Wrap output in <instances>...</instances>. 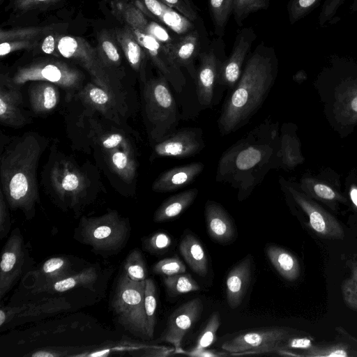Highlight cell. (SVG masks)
Masks as SVG:
<instances>
[{"label": "cell", "mask_w": 357, "mask_h": 357, "mask_svg": "<svg viewBox=\"0 0 357 357\" xmlns=\"http://www.w3.org/2000/svg\"><path fill=\"white\" fill-rule=\"evenodd\" d=\"M47 142L27 132L11 142L1 154V190L8 206L20 209L27 218L35 213L39 199L36 169Z\"/></svg>", "instance_id": "obj_1"}, {"label": "cell", "mask_w": 357, "mask_h": 357, "mask_svg": "<svg viewBox=\"0 0 357 357\" xmlns=\"http://www.w3.org/2000/svg\"><path fill=\"white\" fill-rule=\"evenodd\" d=\"M276 74L277 59L273 52L257 48L223 106L218 121L222 135L236 131L255 114L265 100Z\"/></svg>", "instance_id": "obj_2"}, {"label": "cell", "mask_w": 357, "mask_h": 357, "mask_svg": "<svg viewBox=\"0 0 357 357\" xmlns=\"http://www.w3.org/2000/svg\"><path fill=\"white\" fill-rule=\"evenodd\" d=\"M276 134L275 130L268 131L261 126L230 147L219 160L216 180L237 188L238 198L243 199L277 165Z\"/></svg>", "instance_id": "obj_3"}, {"label": "cell", "mask_w": 357, "mask_h": 357, "mask_svg": "<svg viewBox=\"0 0 357 357\" xmlns=\"http://www.w3.org/2000/svg\"><path fill=\"white\" fill-rule=\"evenodd\" d=\"M142 94L146 128L155 144L175 130L180 119L178 109L169 82L161 74L146 79Z\"/></svg>", "instance_id": "obj_4"}, {"label": "cell", "mask_w": 357, "mask_h": 357, "mask_svg": "<svg viewBox=\"0 0 357 357\" xmlns=\"http://www.w3.org/2000/svg\"><path fill=\"white\" fill-rule=\"evenodd\" d=\"M57 50L61 56L73 60L84 68L92 82L107 91L123 112L127 110L125 91L119 77L105 66L96 48L82 38L59 36Z\"/></svg>", "instance_id": "obj_5"}, {"label": "cell", "mask_w": 357, "mask_h": 357, "mask_svg": "<svg viewBox=\"0 0 357 357\" xmlns=\"http://www.w3.org/2000/svg\"><path fill=\"white\" fill-rule=\"evenodd\" d=\"M130 229L128 220L115 210L100 216H84L79 222V233L83 242L99 252L120 250L128 238Z\"/></svg>", "instance_id": "obj_6"}, {"label": "cell", "mask_w": 357, "mask_h": 357, "mask_svg": "<svg viewBox=\"0 0 357 357\" xmlns=\"http://www.w3.org/2000/svg\"><path fill=\"white\" fill-rule=\"evenodd\" d=\"M145 280H132L124 272L119 280L112 300L118 321L128 331L148 338L144 310Z\"/></svg>", "instance_id": "obj_7"}, {"label": "cell", "mask_w": 357, "mask_h": 357, "mask_svg": "<svg viewBox=\"0 0 357 357\" xmlns=\"http://www.w3.org/2000/svg\"><path fill=\"white\" fill-rule=\"evenodd\" d=\"M10 81L21 87L27 82H48L67 90L77 92L82 87L83 75L76 68L55 60L33 62L19 68Z\"/></svg>", "instance_id": "obj_8"}, {"label": "cell", "mask_w": 357, "mask_h": 357, "mask_svg": "<svg viewBox=\"0 0 357 357\" xmlns=\"http://www.w3.org/2000/svg\"><path fill=\"white\" fill-rule=\"evenodd\" d=\"M322 72L343 87L319 74L320 77L343 89L341 94H337L335 107L341 109V114L345 112L351 120H357V59L331 56Z\"/></svg>", "instance_id": "obj_9"}, {"label": "cell", "mask_w": 357, "mask_h": 357, "mask_svg": "<svg viewBox=\"0 0 357 357\" xmlns=\"http://www.w3.org/2000/svg\"><path fill=\"white\" fill-rule=\"evenodd\" d=\"M282 327H267L249 331L225 342L222 349L233 356L276 352L288 337Z\"/></svg>", "instance_id": "obj_10"}, {"label": "cell", "mask_w": 357, "mask_h": 357, "mask_svg": "<svg viewBox=\"0 0 357 357\" xmlns=\"http://www.w3.org/2000/svg\"><path fill=\"white\" fill-rule=\"evenodd\" d=\"M50 183L56 195L73 207L86 196L89 183L84 173L68 159L58 160L50 171Z\"/></svg>", "instance_id": "obj_11"}, {"label": "cell", "mask_w": 357, "mask_h": 357, "mask_svg": "<svg viewBox=\"0 0 357 357\" xmlns=\"http://www.w3.org/2000/svg\"><path fill=\"white\" fill-rule=\"evenodd\" d=\"M282 183L295 203L303 211L309 218L311 228L319 236L333 239H342L344 230L340 222L324 209L299 187L283 181Z\"/></svg>", "instance_id": "obj_12"}, {"label": "cell", "mask_w": 357, "mask_h": 357, "mask_svg": "<svg viewBox=\"0 0 357 357\" xmlns=\"http://www.w3.org/2000/svg\"><path fill=\"white\" fill-rule=\"evenodd\" d=\"M130 29L160 74L167 79L176 92H181L185 85V76L165 46L143 30Z\"/></svg>", "instance_id": "obj_13"}, {"label": "cell", "mask_w": 357, "mask_h": 357, "mask_svg": "<svg viewBox=\"0 0 357 357\" xmlns=\"http://www.w3.org/2000/svg\"><path fill=\"white\" fill-rule=\"evenodd\" d=\"M203 303L200 298L190 300L176 308L169 317L167 326L158 342L172 344L175 354H181L182 342L187 332L199 320L203 311Z\"/></svg>", "instance_id": "obj_14"}, {"label": "cell", "mask_w": 357, "mask_h": 357, "mask_svg": "<svg viewBox=\"0 0 357 357\" xmlns=\"http://www.w3.org/2000/svg\"><path fill=\"white\" fill-rule=\"evenodd\" d=\"M204 146L202 129L184 128L174 130L155 143L153 155L155 157L184 158L197 154Z\"/></svg>", "instance_id": "obj_15"}, {"label": "cell", "mask_w": 357, "mask_h": 357, "mask_svg": "<svg viewBox=\"0 0 357 357\" xmlns=\"http://www.w3.org/2000/svg\"><path fill=\"white\" fill-rule=\"evenodd\" d=\"M23 238L18 229L8 238L2 250L0 262V298L10 289L21 274L24 262Z\"/></svg>", "instance_id": "obj_16"}, {"label": "cell", "mask_w": 357, "mask_h": 357, "mask_svg": "<svg viewBox=\"0 0 357 357\" xmlns=\"http://www.w3.org/2000/svg\"><path fill=\"white\" fill-rule=\"evenodd\" d=\"M252 29H245L239 33L230 56L220 64L218 84L233 89L242 74L244 59L255 40Z\"/></svg>", "instance_id": "obj_17"}, {"label": "cell", "mask_w": 357, "mask_h": 357, "mask_svg": "<svg viewBox=\"0 0 357 357\" xmlns=\"http://www.w3.org/2000/svg\"><path fill=\"white\" fill-rule=\"evenodd\" d=\"M21 87L15 86L8 75L0 76V121L12 128H21L28 123L22 107Z\"/></svg>", "instance_id": "obj_18"}, {"label": "cell", "mask_w": 357, "mask_h": 357, "mask_svg": "<svg viewBox=\"0 0 357 357\" xmlns=\"http://www.w3.org/2000/svg\"><path fill=\"white\" fill-rule=\"evenodd\" d=\"M77 98L86 107L99 112L107 119L121 125L124 114L115 99L103 88L94 82H88L76 93Z\"/></svg>", "instance_id": "obj_19"}, {"label": "cell", "mask_w": 357, "mask_h": 357, "mask_svg": "<svg viewBox=\"0 0 357 357\" xmlns=\"http://www.w3.org/2000/svg\"><path fill=\"white\" fill-rule=\"evenodd\" d=\"M199 56L200 63L195 79L196 93L199 104L209 106L212 103L214 89L218 84L220 65L213 51L202 53Z\"/></svg>", "instance_id": "obj_20"}, {"label": "cell", "mask_w": 357, "mask_h": 357, "mask_svg": "<svg viewBox=\"0 0 357 357\" xmlns=\"http://www.w3.org/2000/svg\"><path fill=\"white\" fill-rule=\"evenodd\" d=\"M204 167L202 162H197L172 168L154 181L152 190L156 192H167L184 188L195 181Z\"/></svg>", "instance_id": "obj_21"}, {"label": "cell", "mask_w": 357, "mask_h": 357, "mask_svg": "<svg viewBox=\"0 0 357 357\" xmlns=\"http://www.w3.org/2000/svg\"><path fill=\"white\" fill-rule=\"evenodd\" d=\"M251 269V257L248 255L229 271L226 279V298L231 309H236L241 304L250 283Z\"/></svg>", "instance_id": "obj_22"}, {"label": "cell", "mask_w": 357, "mask_h": 357, "mask_svg": "<svg viewBox=\"0 0 357 357\" xmlns=\"http://www.w3.org/2000/svg\"><path fill=\"white\" fill-rule=\"evenodd\" d=\"M200 46L199 35L195 29L181 36L172 44L165 47L177 65L186 68L195 80L196 70L193 63L199 52Z\"/></svg>", "instance_id": "obj_23"}, {"label": "cell", "mask_w": 357, "mask_h": 357, "mask_svg": "<svg viewBox=\"0 0 357 357\" xmlns=\"http://www.w3.org/2000/svg\"><path fill=\"white\" fill-rule=\"evenodd\" d=\"M205 217L208 234L213 240L225 243L233 238L235 234L233 222L220 204L212 201L207 202Z\"/></svg>", "instance_id": "obj_24"}, {"label": "cell", "mask_w": 357, "mask_h": 357, "mask_svg": "<svg viewBox=\"0 0 357 357\" xmlns=\"http://www.w3.org/2000/svg\"><path fill=\"white\" fill-rule=\"evenodd\" d=\"M114 37L122 49L131 68L139 74L143 83L146 81L145 59L146 53L137 42L130 28L125 25L114 30Z\"/></svg>", "instance_id": "obj_25"}, {"label": "cell", "mask_w": 357, "mask_h": 357, "mask_svg": "<svg viewBox=\"0 0 357 357\" xmlns=\"http://www.w3.org/2000/svg\"><path fill=\"white\" fill-rule=\"evenodd\" d=\"M110 169L123 181L131 183L137 173L133 147L116 149L104 153Z\"/></svg>", "instance_id": "obj_26"}, {"label": "cell", "mask_w": 357, "mask_h": 357, "mask_svg": "<svg viewBox=\"0 0 357 357\" xmlns=\"http://www.w3.org/2000/svg\"><path fill=\"white\" fill-rule=\"evenodd\" d=\"M98 275V271L95 267H89L53 282L40 284L36 287V291L62 293L80 287L91 288L97 280Z\"/></svg>", "instance_id": "obj_27"}, {"label": "cell", "mask_w": 357, "mask_h": 357, "mask_svg": "<svg viewBox=\"0 0 357 357\" xmlns=\"http://www.w3.org/2000/svg\"><path fill=\"white\" fill-rule=\"evenodd\" d=\"M179 251L190 268L201 277L208 273V259L204 247L192 234L183 236L179 243Z\"/></svg>", "instance_id": "obj_28"}, {"label": "cell", "mask_w": 357, "mask_h": 357, "mask_svg": "<svg viewBox=\"0 0 357 357\" xmlns=\"http://www.w3.org/2000/svg\"><path fill=\"white\" fill-rule=\"evenodd\" d=\"M57 86L48 82H40L29 89V101L32 111L36 114H45L58 105L59 93Z\"/></svg>", "instance_id": "obj_29"}, {"label": "cell", "mask_w": 357, "mask_h": 357, "mask_svg": "<svg viewBox=\"0 0 357 357\" xmlns=\"http://www.w3.org/2000/svg\"><path fill=\"white\" fill-rule=\"evenodd\" d=\"M198 193L197 188H191L169 197L155 211L154 222H162L176 218L194 202Z\"/></svg>", "instance_id": "obj_30"}, {"label": "cell", "mask_w": 357, "mask_h": 357, "mask_svg": "<svg viewBox=\"0 0 357 357\" xmlns=\"http://www.w3.org/2000/svg\"><path fill=\"white\" fill-rule=\"evenodd\" d=\"M266 252L271 264L283 278L294 281L299 277L300 265L292 253L275 245H268Z\"/></svg>", "instance_id": "obj_31"}, {"label": "cell", "mask_w": 357, "mask_h": 357, "mask_svg": "<svg viewBox=\"0 0 357 357\" xmlns=\"http://www.w3.org/2000/svg\"><path fill=\"white\" fill-rule=\"evenodd\" d=\"M149 15L158 19L178 35L183 36L195 29L192 22L160 0L156 1Z\"/></svg>", "instance_id": "obj_32"}, {"label": "cell", "mask_w": 357, "mask_h": 357, "mask_svg": "<svg viewBox=\"0 0 357 357\" xmlns=\"http://www.w3.org/2000/svg\"><path fill=\"white\" fill-rule=\"evenodd\" d=\"M88 135L103 153L116 149L133 147L129 139L121 132L105 131L93 121L88 126Z\"/></svg>", "instance_id": "obj_33"}, {"label": "cell", "mask_w": 357, "mask_h": 357, "mask_svg": "<svg viewBox=\"0 0 357 357\" xmlns=\"http://www.w3.org/2000/svg\"><path fill=\"white\" fill-rule=\"evenodd\" d=\"M299 188L308 196H312L326 203L345 202L344 197L325 179L304 176Z\"/></svg>", "instance_id": "obj_34"}, {"label": "cell", "mask_w": 357, "mask_h": 357, "mask_svg": "<svg viewBox=\"0 0 357 357\" xmlns=\"http://www.w3.org/2000/svg\"><path fill=\"white\" fill-rule=\"evenodd\" d=\"M111 8L113 15L131 29L144 30L149 21L139 7L127 0H112Z\"/></svg>", "instance_id": "obj_35"}, {"label": "cell", "mask_w": 357, "mask_h": 357, "mask_svg": "<svg viewBox=\"0 0 357 357\" xmlns=\"http://www.w3.org/2000/svg\"><path fill=\"white\" fill-rule=\"evenodd\" d=\"M298 145L299 142L296 136L282 128L280 147L277 152V159L280 160L283 166L292 168L303 161V158Z\"/></svg>", "instance_id": "obj_36"}, {"label": "cell", "mask_w": 357, "mask_h": 357, "mask_svg": "<svg viewBox=\"0 0 357 357\" xmlns=\"http://www.w3.org/2000/svg\"><path fill=\"white\" fill-rule=\"evenodd\" d=\"M96 50L101 61L109 70L112 71L120 66L121 63L120 52L114 39L107 31L99 34Z\"/></svg>", "instance_id": "obj_37"}, {"label": "cell", "mask_w": 357, "mask_h": 357, "mask_svg": "<svg viewBox=\"0 0 357 357\" xmlns=\"http://www.w3.org/2000/svg\"><path fill=\"white\" fill-rule=\"evenodd\" d=\"M38 275L43 279L40 284L51 283L70 275V264L65 257H54L46 260Z\"/></svg>", "instance_id": "obj_38"}, {"label": "cell", "mask_w": 357, "mask_h": 357, "mask_svg": "<svg viewBox=\"0 0 357 357\" xmlns=\"http://www.w3.org/2000/svg\"><path fill=\"white\" fill-rule=\"evenodd\" d=\"M164 284L168 295L172 297L200 289L199 284L186 273L166 276Z\"/></svg>", "instance_id": "obj_39"}, {"label": "cell", "mask_w": 357, "mask_h": 357, "mask_svg": "<svg viewBox=\"0 0 357 357\" xmlns=\"http://www.w3.org/2000/svg\"><path fill=\"white\" fill-rule=\"evenodd\" d=\"M157 307L156 288L151 278L145 280L144 310L146 319L148 339H152L155 326V310Z\"/></svg>", "instance_id": "obj_40"}, {"label": "cell", "mask_w": 357, "mask_h": 357, "mask_svg": "<svg viewBox=\"0 0 357 357\" xmlns=\"http://www.w3.org/2000/svg\"><path fill=\"white\" fill-rule=\"evenodd\" d=\"M68 306V303L63 298H50L38 303H28L27 307L17 317H34L45 313L59 312Z\"/></svg>", "instance_id": "obj_41"}, {"label": "cell", "mask_w": 357, "mask_h": 357, "mask_svg": "<svg viewBox=\"0 0 357 357\" xmlns=\"http://www.w3.org/2000/svg\"><path fill=\"white\" fill-rule=\"evenodd\" d=\"M124 272L134 281H144L146 279V267L142 252L135 249L127 256L124 264Z\"/></svg>", "instance_id": "obj_42"}, {"label": "cell", "mask_w": 357, "mask_h": 357, "mask_svg": "<svg viewBox=\"0 0 357 357\" xmlns=\"http://www.w3.org/2000/svg\"><path fill=\"white\" fill-rule=\"evenodd\" d=\"M350 1V10L357 12V0H325L319 15L318 23L321 27L336 23V15L340 7Z\"/></svg>", "instance_id": "obj_43"}, {"label": "cell", "mask_w": 357, "mask_h": 357, "mask_svg": "<svg viewBox=\"0 0 357 357\" xmlns=\"http://www.w3.org/2000/svg\"><path fill=\"white\" fill-rule=\"evenodd\" d=\"M51 28L48 26H28L14 28L11 29H1L0 31V41L33 40L36 37L45 34Z\"/></svg>", "instance_id": "obj_44"}, {"label": "cell", "mask_w": 357, "mask_h": 357, "mask_svg": "<svg viewBox=\"0 0 357 357\" xmlns=\"http://www.w3.org/2000/svg\"><path fill=\"white\" fill-rule=\"evenodd\" d=\"M220 324V313L214 312L210 316L204 328L200 333L195 347L192 350H199L209 347L216 340V333Z\"/></svg>", "instance_id": "obj_45"}, {"label": "cell", "mask_w": 357, "mask_h": 357, "mask_svg": "<svg viewBox=\"0 0 357 357\" xmlns=\"http://www.w3.org/2000/svg\"><path fill=\"white\" fill-rule=\"evenodd\" d=\"M233 0H208L210 11L216 30L221 33L232 11Z\"/></svg>", "instance_id": "obj_46"}, {"label": "cell", "mask_w": 357, "mask_h": 357, "mask_svg": "<svg viewBox=\"0 0 357 357\" xmlns=\"http://www.w3.org/2000/svg\"><path fill=\"white\" fill-rule=\"evenodd\" d=\"M322 0H290L287 5L290 24L306 17L317 8Z\"/></svg>", "instance_id": "obj_47"}, {"label": "cell", "mask_w": 357, "mask_h": 357, "mask_svg": "<svg viewBox=\"0 0 357 357\" xmlns=\"http://www.w3.org/2000/svg\"><path fill=\"white\" fill-rule=\"evenodd\" d=\"M342 294L345 304L357 311V261L351 266V274L342 283Z\"/></svg>", "instance_id": "obj_48"}, {"label": "cell", "mask_w": 357, "mask_h": 357, "mask_svg": "<svg viewBox=\"0 0 357 357\" xmlns=\"http://www.w3.org/2000/svg\"><path fill=\"white\" fill-rule=\"evenodd\" d=\"M268 0H233L232 12L238 23H240L250 13L265 9Z\"/></svg>", "instance_id": "obj_49"}, {"label": "cell", "mask_w": 357, "mask_h": 357, "mask_svg": "<svg viewBox=\"0 0 357 357\" xmlns=\"http://www.w3.org/2000/svg\"><path fill=\"white\" fill-rule=\"evenodd\" d=\"M186 267L178 257L166 258L158 261L153 266V272L165 276L185 273Z\"/></svg>", "instance_id": "obj_50"}, {"label": "cell", "mask_w": 357, "mask_h": 357, "mask_svg": "<svg viewBox=\"0 0 357 357\" xmlns=\"http://www.w3.org/2000/svg\"><path fill=\"white\" fill-rule=\"evenodd\" d=\"M310 357H347L349 356L347 347L343 344L327 347L312 345L305 354Z\"/></svg>", "instance_id": "obj_51"}, {"label": "cell", "mask_w": 357, "mask_h": 357, "mask_svg": "<svg viewBox=\"0 0 357 357\" xmlns=\"http://www.w3.org/2000/svg\"><path fill=\"white\" fill-rule=\"evenodd\" d=\"M171 245L172 238L165 232H156L144 241V248L149 252L155 254L165 252Z\"/></svg>", "instance_id": "obj_52"}, {"label": "cell", "mask_w": 357, "mask_h": 357, "mask_svg": "<svg viewBox=\"0 0 357 357\" xmlns=\"http://www.w3.org/2000/svg\"><path fill=\"white\" fill-rule=\"evenodd\" d=\"M143 31L152 36L165 47L172 44L177 39L174 38L165 26L153 21H148Z\"/></svg>", "instance_id": "obj_53"}, {"label": "cell", "mask_w": 357, "mask_h": 357, "mask_svg": "<svg viewBox=\"0 0 357 357\" xmlns=\"http://www.w3.org/2000/svg\"><path fill=\"white\" fill-rule=\"evenodd\" d=\"M165 4L175 9L191 22H195L198 14L190 0H160Z\"/></svg>", "instance_id": "obj_54"}, {"label": "cell", "mask_w": 357, "mask_h": 357, "mask_svg": "<svg viewBox=\"0 0 357 357\" xmlns=\"http://www.w3.org/2000/svg\"><path fill=\"white\" fill-rule=\"evenodd\" d=\"M37 44L33 40H11L0 43V56H5L18 50H28Z\"/></svg>", "instance_id": "obj_55"}, {"label": "cell", "mask_w": 357, "mask_h": 357, "mask_svg": "<svg viewBox=\"0 0 357 357\" xmlns=\"http://www.w3.org/2000/svg\"><path fill=\"white\" fill-rule=\"evenodd\" d=\"M56 1L58 0H14L13 6L15 12L24 13L52 4Z\"/></svg>", "instance_id": "obj_56"}, {"label": "cell", "mask_w": 357, "mask_h": 357, "mask_svg": "<svg viewBox=\"0 0 357 357\" xmlns=\"http://www.w3.org/2000/svg\"><path fill=\"white\" fill-rule=\"evenodd\" d=\"M3 191L0 190V239H2L10 228V217Z\"/></svg>", "instance_id": "obj_57"}, {"label": "cell", "mask_w": 357, "mask_h": 357, "mask_svg": "<svg viewBox=\"0 0 357 357\" xmlns=\"http://www.w3.org/2000/svg\"><path fill=\"white\" fill-rule=\"evenodd\" d=\"M59 36L50 34L45 36L41 43L42 51L47 54L61 56L57 50Z\"/></svg>", "instance_id": "obj_58"}, {"label": "cell", "mask_w": 357, "mask_h": 357, "mask_svg": "<svg viewBox=\"0 0 357 357\" xmlns=\"http://www.w3.org/2000/svg\"><path fill=\"white\" fill-rule=\"evenodd\" d=\"M27 306L28 304H24L20 307L12 308L1 307L0 310V326H2L15 315L18 316V314L24 310Z\"/></svg>", "instance_id": "obj_59"}, {"label": "cell", "mask_w": 357, "mask_h": 357, "mask_svg": "<svg viewBox=\"0 0 357 357\" xmlns=\"http://www.w3.org/2000/svg\"><path fill=\"white\" fill-rule=\"evenodd\" d=\"M181 354L195 357H219L227 355L226 353H220L215 350L208 349L207 348L199 350H183Z\"/></svg>", "instance_id": "obj_60"}, {"label": "cell", "mask_w": 357, "mask_h": 357, "mask_svg": "<svg viewBox=\"0 0 357 357\" xmlns=\"http://www.w3.org/2000/svg\"><path fill=\"white\" fill-rule=\"evenodd\" d=\"M312 346V342L307 337H296L289 340L286 347H281L280 349L292 348L309 349Z\"/></svg>", "instance_id": "obj_61"}, {"label": "cell", "mask_w": 357, "mask_h": 357, "mask_svg": "<svg viewBox=\"0 0 357 357\" xmlns=\"http://www.w3.org/2000/svg\"><path fill=\"white\" fill-rule=\"evenodd\" d=\"M61 354L56 353V351H48V350H40L36 351L35 353L31 354L33 357H54V356H59Z\"/></svg>", "instance_id": "obj_62"}, {"label": "cell", "mask_w": 357, "mask_h": 357, "mask_svg": "<svg viewBox=\"0 0 357 357\" xmlns=\"http://www.w3.org/2000/svg\"><path fill=\"white\" fill-rule=\"evenodd\" d=\"M3 1V0H0V3H2Z\"/></svg>", "instance_id": "obj_63"}]
</instances>
